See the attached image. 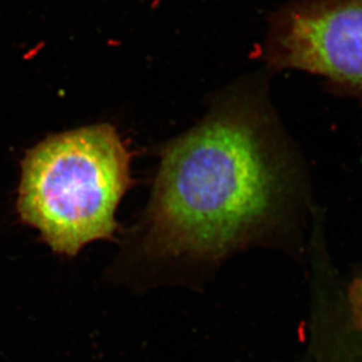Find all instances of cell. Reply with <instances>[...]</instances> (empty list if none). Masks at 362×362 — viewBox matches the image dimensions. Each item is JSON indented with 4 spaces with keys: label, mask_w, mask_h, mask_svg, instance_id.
<instances>
[{
    "label": "cell",
    "mask_w": 362,
    "mask_h": 362,
    "mask_svg": "<svg viewBox=\"0 0 362 362\" xmlns=\"http://www.w3.org/2000/svg\"><path fill=\"white\" fill-rule=\"evenodd\" d=\"M253 106L245 86L227 90L202 122L165 146L115 275L197 278L264 228L280 200L281 175Z\"/></svg>",
    "instance_id": "obj_1"
},
{
    "label": "cell",
    "mask_w": 362,
    "mask_h": 362,
    "mask_svg": "<svg viewBox=\"0 0 362 362\" xmlns=\"http://www.w3.org/2000/svg\"><path fill=\"white\" fill-rule=\"evenodd\" d=\"M349 308L353 320L362 331V274L349 288Z\"/></svg>",
    "instance_id": "obj_4"
},
{
    "label": "cell",
    "mask_w": 362,
    "mask_h": 362,
    "mask_svg": "<svg viewBox=\"0 0 362 362\" xmlns=\"http://www.w3.org/2000/svg\"><path fill=\"white\" fill-rule=\"evenodd\" d=\"M131 184L129 154L110 124L47 136L21 163L17 209L52 251L76 257L113 237L115 213Z\"/></svg>",
    "instance_id": "obj_2"
},
{
    "label": "cell",
    "mask_w": 362,
    "mask_h": 362,
    "mask_svg": "<svg viewBox=\"0 0 362 362\" xmlns=\"http://www.w3.org/2000/svg\"><path fill=\"white\" fill-rule=\"evenodd\" d=\"M264 59L362 94V0H292L267 23Z\"/></svg>",
    "instance_id": "obj_3"
}]
</instances>
